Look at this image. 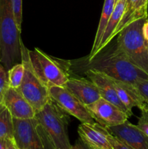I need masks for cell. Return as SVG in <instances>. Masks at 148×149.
Instances as JSON below:
<instances>
[{"mask_svg":"<svg viewBox=\"0 0 148 149\" xmlns=\"http://www.w3.org/2000/svg\"><path fill=\"white\" fill-rule=\"evenodd\" d=\"M68 72L83 74L89 70L98 71L113 79L134 84L140 79H148V74L133 65L118 45L112 40L92 58L66 61Z\"/></svg>","mask_w":148,"mask_h":149,"instance_id":"cell-1","label":"cell"},{"mask_svg":"<svg viewBox=\"0 0 148 149\" xmlns=\"http://www.w3.org/2000/svg\"><path fill=\"white\" fill-rule=\"evenodd\" d=\"M21 31L13 13L12 0H0V63L8 71L21 63Z\"/></svg>","mask_w":148,"mask_h":149,"instance_id":"cell-2","label":"cell"},{"mask_svg":"<svg viewBox=\"0 0 148 149\" xmlns=\"http://www.w3.org/2000/svg\"><path fill=\"white\" fill-rule=\"evenodd\" d=\"M36 119L56 149H71L68 135L69 116L52 99L36 113Z\"/></svg>","mask_w":148,"mask_h":149,"instance_id":"cell-3","label":"cell"},{"mask_svg":"<svg viewBox=\"0 0 148 149\" xmlns=\"http://www.w3.org/2000/svg\"><path fill=\"white\" fill-rule=\"evenodd\" d=\"M146 18L131 23L118 34L117 42L129 61L148 74V41L142 33Z\"/></svg>","mask_w":148,"mask_h":149,"instance_id":"cell-4","label":"cell"},{"mask_svg":"<svg viewBox=\"0 0 148 149\" xmlns=\"http://www.w3.org/2000/svg\"><path fill=\"white\" fill-rule=\"evenodd\" d=\"M28 57L34 72L49 88L65 85L70 77L66 61L58 62L37 47L28 49Z\"/></svg>","mask_w":148,"mask_h":149,"instance_id":"cell-5","label":"cell"},{"mask_svg":"<svg viewBox=\"0 0 148 149\" xmlns=\"http://www.w3.org/2000/svg\"><path fill=\"white\" fill-rule=\"evenodd\" d=\"M21 62L24 65V76L17 89L33 108L36 113L41 110L51 100L49 88L41 81L34 72L28 57V49L21 45Z\"/></svg>","mask_w":148,"mask_h":149,"instance_id":"cell-6","label":"cell"},{"mask_svg":"<svg viewBox=\"0 0 148 149\" xmlns=\"http://www.w3.org/2000/svg\"><path fill=\"white\" fill-rule=\"evenodd\" d=\"M13 141L17 149H45L36 117L20 119L13 118Z\"/></svg>","mask_w":148,"mask_h":149,"instance_id":"cell-7","label":"cell"},{"mask_svg":"<svg viewBox=\"0 0 148 149\" xmlns=\"http://www.w3.org/2000/svg\"><path fill=\"white\" fill-rule=\"evenodd\" d=\"M50 97L64 111L74 116L81 123H94V119L86 106L65 87H49Z\"/></svg>","mask_w":148,"mask_h":149,"instance_id":"cell-8","label":"cell"},{"mask_svg":"<svg viewBox=\"0 0 148 149\" xmlns=\"http://www.w3.org/2000/svg\"><path fill=\"white\" fill-rule=\"evenodd\" d=\"M86 108L94 121L104 127L121 125L129 118L117 106L102 97L86 106Z\"/></svg>","mask_w":148,"mask_h":149,"instance_id":"cell-9","label":"cell"},{"mask_svg":"<svg viewBox=\"0 0 148 149\" xmlns=\"http://www.w3.org/2000/svg\"><path fill=\"white\" fill-rule=\"evenodd\" d=\"M83 74H85L87 79L91 80L97 86L100 95H101V97L105 99L106 100L117 106L122 111L124 112L129 117L133 115L132 111H129L123 104L121 100L118 97L117 92L113 86V81L110 77H107L105 74L98 72V71H93V70H89V71H85Z\"/></svg>","mask_w":148,"mask_h":149,"instance_id":"cell-10","label":"cell"},{"mask_svg":"<svg viewBox=\"0 0 148 149\" xmlns=\"http://www.w3.org/2000/svg\"><path fill=\"white\" fill-rule=\"evenodd\" d=\"M78 132L80 139L91 149H113L107 138L108 130L97 122L81 123Z\"/></svg>","mask_w":148,"mask_h":149,"instance_id":"cell-11","label":"cell"},{"mask_svg":"<svg viewBox=\"0 0 148 149\" xmlns=\"http://www.w3.org/2000/svg\"><path fill=\"white\" fill-rule=\"evenodd\" d=\"M106 128L112 135L133 149H148V137L128 120L121 125Z\"/></svg>","mask_w":148,"mask_h":149,"instance_id":"cell-12","label":"cell"},{"mask_svg":"<svg viewBox=\"0 0 148 149\" xmlns=\"http://www.w3.org/2000/svg\"><path fill=\"white\" fill-rule=\"evenodd\" d=\"M64 87L86 106L101 97L100 91L94 83L84 77H69Z\"/></svg>","mask_w":148,"mask_h":149,"instance_id":"cell-13","label":"cell"},{"mask_svg":"<svg viewBox=\"0 0 148 149\" xmlns=\"http://www.w3.org/2000/svg\"><path fill=\"white\" fill-rule=\"evenodd\" d=\"M2 104L8 109L12 116L15 119H31L36 116L33 108L17 89L12 87L7 89Z\"/></svg>","mask_w":148,"mask_h":149,"instance_id":"cell-14","label":"cell"},{"mask_svg":"<svg viewBox=\"0 0 148 149\" xmlns=\"http://www.w3.org/2000/svg\"><path fill=\"white\" fill-rule=\"evenodd\" d=\"M147 0H126L123 15L113 34V39L124 28L136 20L146 18Z\"/></svg>","mask_w":148,"mask_h":149,"instance_id":"cell-15","label":"cell"},{"mask_svg":"<svg viewBox=\"0 0 148 149\" xmlns=\"http://www.w3.org/2000/svg\"><path fill=\"white\" fill-rule=\"evenodd\" d=\"M112 81L118 97L129 111H132L133 107L140 109L146 103L133 84L113 79Z\"/></svg>","mask_w":148,"mask_h":149,"instance_id":"cell-16","label":"cell"},{"mask_svg":"<svg viewBox=\"0 0 148 149\" xmlns=\"http://www.w3.org/2000/svg\"><path fill=\"white\" fill-rule=\"evenodd\" d=\"M126 0H118L115 4L114 9L112 13L111 16H110L109 21L107 23V26H106L105 31L104 32L102 38L101 42L100 44L98 49L96 53L101 50L102 48L107 45H108L112 40H113V34L123 15V11H124L125 5H126Z\"/></svg>","mask_w":148,"mask_h":149,"instance_id":"cell-17","label":"cell"},{"mask_svg":"<svg viewBox=\"0 0 148 149\" xmlns=\"http://www.w3.org/2000/svg\"><path fill=\"white\" fill-rule=\"evenodd\" d=\"M114 7L115 0H104L100 23H99L97 32H96V36L95 38H94L93 46L91 47L90 53L86 56L88 58H92L97 52V49H98L100 42H101L103 34H104V31H105L106 26H107V23L109 21V19H110L112 13L113 11Z\"/></svg>","mask_w":148,"mask_h":149,"instance_id":"cell-18","label":"cell"},{"mask_svg":"<svg viewBox=\"0 0 148 149\" xmlns=\"http://www.w3.org/2000/svg\"><path fill=\"white\" fill-rule=\"evenodd\" d=\"M13 117L5 106L0 104V138L13 140Z\"/></svg>","mask_w":148,"mask_h":149,"instance_id":"cell-19","label":"cell"},{"mask_svg":"<svg viewBox=\"0 0 148 149\" xmlns=\"http://www.w3.org/2000/svg\"><path fill=\"white\" fill-rule=\"evenodd\" d=\"M10 87L17 89L21 84L24 76V65L23 63H19L13 65L7 71Z\"/></svg>","mask_w":148,"mask_h":149,"instance_id":"cell-20","label":"cell"},{"mask_svg":"<svg viewBox=\"0 0 148 149\" xmlns=\"http://www.w3.org/2000/svg\"><path fill=\"white\" fill-rule=\"evenodd\" d=\"M9 87L10 85H9L7 70H6L2 64L0 63V104L2 103L4 94Z\"/></svg>","mask_w":148,"mask_h":149,"instance_id":"cell-21","label":"cell"},{"mask_svg":"<svg viewBox=\"0 0 148 149\" xmlns=\"http://www.w3.org/2000/svg\"><path fill=\"white\" fill-rule=\"evenodd\" d=\"M13 13L19 30L21 31L23 20V0H12Z\"/></svg>","mask_w":148,"mask_h":149,"instance_id":"cell-22","label":"cell"},{"mask_svg":"<svg viewBox=\"0 0 148 149\" xmlns=\"http://www.w3.org/2000/svg\"><path fill=\"white\" fill-rule=\"evenodd\" d=\"M145 102L148 104V79L138 80L133 84Z\"/></svg>","mask_w":148,"mask_h":149,"instance_id":"cell-23","label":"cell"},{"mask_svg":"<svg viewBox=\"0 0 148 149\" xmlns=\"http://www.w3.org/2000/svg\"><path fill=\"white\" fill-rule=\"evenodd\" d=\"M107 138H108L109 141H110V144L113 147V149H133L130 146H129L126 143L122 141L121 140L118 138L117 137L112 135L109 131L107 132Z\"/></svg>","mask_w":148,"mask_h":149,"instance_id":"cell-24","label":"cell"},{"mask_svg":"<svg viewBox=\"0 0 148 149\" xmlns=\"http://www.w3.org/2000/svg\"><path fill=\"white\" fill-rule=\"evenodd\" d=\"M137 127L142 130L147 136L148 137V119H146L144 116H141L139 118V121L136 125Z\"/></svg>","mask_w":148,"mask_h":149,"instance_id":"cell-25","label":"cell"},{"mask_svg":"<svg viewBox=\"0 0 148 149\" xmlns=\"http://www.w3.org/2000/svg\"><path fill=\"white\" fill-rule=\"evenodd\" d=\"M39 131H40L41 135L42 137V140H43L44 145L45 149H56L55 147H54V146L52 145V143L49 141V140L48 139V138L46 137V135H45L44 132L43 130L41 129L40 125H39Z\"/></svg>","mask_w":148,"mask_h":149,"instance_id":"cell-26","label":"cell"},{"mask_svg":"<svg viewBox=\"0 0 148 149\" xmlns=\"http://www.w3.org/2000/svg\"><path fill=\"white\" fill-rule=\"evenodd\" d=\"M71 149H91L89 147L87 146L81 139L77 140V141L75 142V145L72 146Z\"/></svg>","mask_w":148,"mask_h":149,"instance_id":"cell-27","label":"cell"},{"mask_svg":"<svg viewBox=\"0 0 148 149\" xmlns=\"http://www.w3.org/2000/svg\"><path fill=\"white\" fill-rule=\"evenodd\" d=\"M140 111H142V115L145 116L146 119H148V104L145 103L143 106L140 109Z\"/></svg>","mask_w":148,"mask_h":149,"instance_id":"cell-28","label":"cell"},{"mask_svg":"<svg viewBox=\"0 0 148 149\" xmlns=\"http://www.w3.org/2000/svg\"><path fill=\"white\" fill-rule=\"evenodd\" d=\"M7 140L0 138V149H7Z\"/></svg>","mask_w":148,"mask_h":149,"instance_id":"cell-29","label":"cell"},{"mask_svg":"<svg viewBox=\"0 0 148 149\" xmlns=\"http://www.w3.org/2000/svg\"><path fill=\"white\" fill-rule=\"evenodd\" d=\"M146 20H148V0H147V16H146Z\"/></svg>","mask_w":148,"mask_h":149,"instance_id":"cell-30","label":"cell"},{"mask_svg":"<svg viewBox=\"0 0 148 149\" xmlns=\"http://www.w3.org/2000/svg\"><path fill=\"white\" fill-rule=\"evenodd\" d=\"M118 1V0H115V4L116 3H117Z\"/></svg>","mask_w":148,"mask_h":149,"instance_id":"cell-31","label":"cell"}]
</instances>
